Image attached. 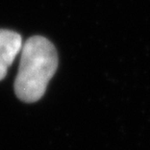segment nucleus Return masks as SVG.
<instances>
[{"instance_id": "nucleus-2", "label": "nucleus", "mask_w": 150, "mask_h": 150, "mask_svg": "<svg viewBox=\"0 0 150 150\" xmlns=\"http://www.w3.org/2000/svg\"><path fill=\"white\" fill-rule=\"evenodd\" d=\"M22 37L8 29H0V80L5 77L8 68L21 51Z\"/></svg>"}, {"instance_id": "nucleus-1", "label": "nucleus", "mask_w": 150, "mask_h": 150, "mask_svg": "<svg viewBox=\"0 0 150 150\" xmlns=\"http://www.w3.org/2000/svg\"><path fill=\"white\" fill-rule=\"evenodd\" d=\"M59 57L54 45L42 35H33L21 48V59L15 80V93L20 100H40L57 69Z\"/></svg>"}]
</instances>
